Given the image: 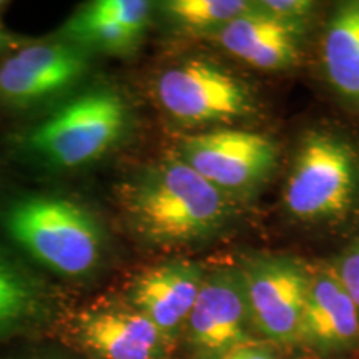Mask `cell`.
Returning <instances> with one entry per match:
<instances>
[{
	"label": "cell",
	"mask_w": 359,
	"mask_h": 359,
	"mask_svg": "<svg viewBox=\"0 0 359 359\" xmlns=\"http://www.w3.org/2000/svg\"><path fill=\"white\" fill-rule=\"evenodd\" d=\"M321 65L327 83L359 109V0L339 4L321 39Z\"/></svg>",
	"instance_id": "15"
},
{
	"label": "cell",
	"mask_w": 359,
	"mask_h": 359,
	"mask_svg": "<svg viewBox=\"0 0 359 359\" xmlns=\"http://www.w3.org/2000/svg\"><path fill=\"white\" fill-rule=\"evenodd\" d=\"M0 226L39 266L64 280L102 268L107 236L95 215L57 193H24L0 206Z\"/></svg>",
	"instance_id": "2"
},
{
	"label": "cell",
	"mask_w": 359,
	"mask_h": 359,
	"mask_svg": "<svg viewBox=\"0 0 359 359\" xmlns=\"http://www.w3.org/2000/svg\"><path fill=\"white\" fill-rule=\"evenodd\" d=\"M248 0H168L160 6L168 22L190 34L208 35L253 8Z\"/></svg>",
	"instance_id": "16"
},
{
	"label": "cell",
	"mask_w": 359,
	"mask_h": 359,
	"mask_svg": "<svg viewBox=\"0 0 359 359\" xmlns=\"http://www.w3.org/2000/svg\"><path fill=\"white\" fill-rule=\"evenodd\" d=\"M0 359H60V358L50 356V354L39 351V349L25 348V349H19V351L0 354Z\"/></svg>",
	"instance_id": "21"
},
{
	"label": "cell",
	"mask_w": 359,
	"mask_h": 359,
	"mask_svg": "<svg viewBox=\"0 0 359 359\" xmlns=\"http://www.w3.org/2000/svg\"><path fill=\"white\" fill-rule=\"evenodd\" d=\"M222 359H276V356L268 344L255 341V343L235 349V351L226 354Z\"/></svg>",
	"instance_id": "19"
},
{
	"label": "cell",
	"mask_w": 359,
	"mask_h": 359,
	"mask_svg": "<svg viewBox=\"0 0 359 359\" xmlns=\"http://www.w3.org/2000/svg\"><path fill=\"white\" fill-rule=\"evenodd\" d=\"M175 155L235 201L257 191L275 172L278 147L262 133L217 128L183 137Z\"/></svg>",
	"instance_id": "7"
},
{
	"label": "cell",
	"mask_w": 359,
	"mask_h": 359,
	"mask_svg": "<svg viewBox=\"0 0 359 359\" xmlns=\"http://www.w3.org/2000/svg\"><path fill=\"white\" fill-rule=\"evenodd\" d=\"M205 273V266L195 262L160 263L135 273L122 296L175 348L183 338Z\"/></svg>",
	"instance_id": "13"
},
{
	"label": "cell",
	"mask_w": 359,
	"mask_h": 359,
	"mask_svg": "<svg viewBox=\"0 0 359 359\" xmlns=\"http://www.w3.org/2000/svg\"><path fill=\"white\" fill-rule=\"evenodd\" d=\"M116 196L135 235L161 248L210 240L233 217V200L177 155L138 170Z\"/></svg>",
	"instance_id": "1"
},
{
	"label": "cell",
	"mask_w": 359,
	"mask_h": 359,
	"mask_svg": "<svg viewBox=\"0 0 359 359\" xmlns=\"http://www.w3.org/2000/svg\"><path fill=\"white\" fill-rule=\"evenodd\" d=\"M67 308L47 278L0 248V346L52 338Z\"/></svg>",
	"instance_id": "11"
},
{
	"label": "cell",
	"mask_w": 359,
	"mask_h": 359,
	"mask_svg": "<svg viewBox=\"0 0 359 359\" xmlns=\"http://www.w3.org/2000/svg\"><path fill=\"white\" fill-rule=\"evenodd\" d=\"M255 333L269 343H296L311 268L288 255H257L240 266Z\"/></svg>",
	"instance_id": "9"
},
{
	"label": "cell",
	"mask_w": 359,
	"mask_h": 359,
	"mask_svg": "<svg viewBox=\"0 0 359 359\" xmlns=\"http://www.w3.org/2000/svg\"><path fill=\"white\" fill-rule=\"evenodd\" d=\"M326 263L351 298L359 316V236Z\"/></svg>",
	"instance_id": "17"
},
{
	"label": "cell",
	"mask_w": 359,
	"mask_h": 359,
	"mask_svg": "<svg viewBox=\"0 0 359 359\" xmlns=\"http://www.w3.org/2000/svg\"><path fill=\"white\" fill-rule=\"evenodd\" d=\"M151 11L147 0H95L72 13L55 35L88 53L127 57L140 47Z\"/></svg>",
	"instance_id": "14"
},
{
	"label": "cell",
	"mask_w": 359,
	"mask_h": 359,
	"mask_svg": "<svg viewBox=\"0 0 359 359\" xmlns=\"http://www.w3.org/2000/svg\"><path fill=\"white\" fill-rule=\"evenodd\" d=\"M294 344L325 359H351L359 354L356 306L326 262L311 268Z\"/></svg>",
	"instance_id": "12"
},
{
	"label": "cell",
	"mask_w": 359,
	"mask_h": 359,
	"mask_svg": "<svg viewBox=\"0 0 359 359\" xmlns=\"http://www.w3.org/2000/svg\"><path fill=\"white\" fill-rule=\"evenodd\" d=\"M34 39L25 37V35L15 34L12 30H8L6 25L2 24V19H0V57H7L13 53L15 50H19L20 47L30 43Z\"/></svg>",
	"instance_id": "20"
},
{
	"label": "cell",
	"mask_w": 359,
	"mask_h": 359,
	"mask_svg": "<svg viewBox=\"0 0 359 359\" xmlns=\"http://www.w3.org/2000/svg\"><path fill=\"white\" fill-rule=\"evenodd\" d=\"M132 111L118 90H85L12 138L22 158L48 170H79L123 142Z\"/></svg>",
	"instance_id": "3"
},
{
	"label": "cell",
	"mask_w": 359,
	"mask_h": 359,
	"mask_svg": "<svg viewBox=\"0 0 359 359\" xmlns=\"http://www.w3.org/2000/svg\"><path fill=\"white\" fill-rule=\"evenodd\" d=\"M90 53L53 35L32 40L0 62V107L30 111L57 100L83 80Z\"/></svg>",
	"instance_id": "8"
},
{
	"label": "cell",
	"mask_w": 359,
	"mask_h": 359,
	"mask_svg": "<svg viewBox=\"0 0 359 359\" xmlns=\"http://www.w3.org/2000/svg\"><path fill=\"white\" fill-rule=\"evenodd\" d=\"M52 339L85 359H173V346L122 294L65 309Z\"/></svg>",
	"instance_id": "5"
},
{
	"label": "cell",
	"mask_w": 359,
	"mask_h": 359,
	"mask_svg": "<svg viewBox=\"0 0 359 359\" xmlns=\"http://www.w3.org/2000/svg\"><path fill=\"white\" fill-rule=\"evenodd\" d=\"M183 338L191 359H222L255 343L238 268L218 266L205 273Z\"/></svg>",
	"instance_id": "10"
},
{
	"label": "cell",
	"mask_w": 359,
	"mask_h": 359,
	"mask_svg": "<svg viewBox=\"0 0 359 359\" xmlns=\"http://www.w3.org/2000/svg\"><path fill=\"white\" fill-rule=\"evenodd\" d=\"M257 4L262 11L271 13L278 19L299 22V24H304L316 8V4L309 0H262Z\"/></svg>",
	"instance_id": "18"
},
{
	"label": "cell",
	"mask_w": 359,
	"mask_h": 359,
	"mask_svg": "<svg viewBox=\"0 0 359 359\" xmlns=\"http://www.w3.org/2000/svg\"><path fill=\"white\" fill-rule=\"evenodd\" d=\"M283 200L286 212L303 223L346 217L359 201L356 148L333 132H308L291 161Z\"/></svg>",
	"instance_id": "4"
},
{
	"label": "cell",
	"mask_w": 359,
	"mask_h": 359,
	"mask_svg": "<svg viewBox=\"0 0 359 359\" xmlns=\"http://www.w3.org/2000/svg\"><path fill=\"white\" fill-rule=\"evenodd\" d=\"M158 105L183 125L233 123L257 111L250 85L205 58L168 67L154 85Z\"/></svg>",
	"instance_id": "6"
}]
</instances>
